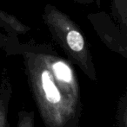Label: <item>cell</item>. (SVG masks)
<instances>
[{
  "label": "cell",
  "instance_id": "1",
  "mask_svg": "<svg viewBox=\"0 0 127 127\" xmlns=\"http://www.w3.org/2000/svg\"><path fill=\"white\" fill-rule=\"evenodd\" d=\"M7 55H21L27 82L45 127H76L82 112L60 91L34 43H21L12 35Z\"/></svg>",
  "mask_w": 127,
  "mask_h": 127
},
{
  "label": "cell",
  "instance_id": "2",
  "mask_svg": "<svg viewBox=\"0 0 127 127\" xmlns=\"http://www.w3.org/2000/svg\"><path fill=\"white\" fill-rule=\"evenodd\" d=\"M43 20L54 42L62 49L71 64L80 68L91 80L97 81V72L90 46L80 27L66 13L47 3Z\"/></svg>",
  "mask_w": 127,
  "mask_h": 127
},
{
  "label": "cell",
  "instance_id": "3",
  "mask_svg": "<svg viewBox=\"0 0 127 127\" xmlns=\"http://www.w3.org/2000/svg\"><path fill=\"white\" fill-rule=\"evenodd\" d=\"M34 45L42 55L60 91L75 108L82 112L80 86L72 64L60 56L48 44L34 43Z\"/></svg>",
  "mask_w": 127,
  "mask_h": 127
},
{
  "label": "cell",
  "instance_id": "4",
  "mask_svg": "<svg viewBox=\"0 0 127 127\" xmlns=\"http://www.w3.org/2000/svg\"><path fill=\"white\" fill-rule=\"evenodd\" d=\"M87 19L105 47L127 59V32L118 25L112 16L99 11L88 14Z\"/></svg>",
  "mask_w": 127,
  "mask_h": 127
},
{
  "label": "cell",
  "instance_id": "5",
  "mask_svg": "<svg viewBox=\"0 0 127 127\" xmlns=\"http://www.w3.org/2000/svg\"><path fill=\"white\" fill-rule=\"evenodd\" d=\"M12 95V86L6 70L0 67V127H10L9 105Z\"/></svg>",
  "mask_w": 127,
  "mask_h": 127
},
{
  "label": "cell",
  "instance_id": "6",
  "mask_svg": "<svg viewBox=\"0 0 127 127\" xmlns=\"http://www.w3.org/2000/svg\"><path fill=\"white\" fill-rule=\"evenodd\" d=\"M111 13L118 25L127 32V0H111Z\"/></svg>",
  "mask_w": 127,
  "mask_h": 127
},
{
  "label": "cell",
  "instance_id": "7",
  "mask_svg": "<svg viewBox=\"0 0 127 127\" xmlns=\"http://www.w3.org/2000/svg\"><path fill=\"white\" fill-rule=\"evenodd\" d=\"M115 127H127V94L126 91L119 97L117 103Z\"/></svg>",
  "mask_w": 127,
  "mask_h": 127
},
{
  "label": "cell",
  "instance_id": "8",
  "mask_svg": "<svg viewBox=\"0 0 127 127\" xmlns=\"http://www.w3.org/2000/svg\"><path fill=\"white\" fill-rule=\"evenodd\" d=\"M17 127H35V113L22 110L17 114Z\"/></svg>",
  "mask_w": 127,
  "mask_h": 127
},
{
  "label": "cell",
  "instance_id": "9",
  "mask_svg": "<svg viewBox=\"0 0 127 127\" xmlns=\"http://www.w3.org/2000/svg\"><path fill=\"white\" fill-rule=\"evenodd\" d=\"M0 29H1V27H0ZM10 34L7 33V35H4L0 30V49L4 51V53L6 51L7 48H8L9 43H10Z\"/></svg>",
  "mask_w": 127,
  "mask_h": 127
},
{
  "label": "cell",
  "instance_id": "10",
  "mask_svg": "<svg viewBox=\"0 0 127 127\" xmlns=\"http://www.w3.org/2000/svg\"><path fill=\"white\" fill-rule=\"evenodd\" d=\"M74 3L82 5H95L97 7H101V0H72Z\"/></svg>",
  "mask_w": 127,
  "mask_h": 127
},
{
  "label": "cell",
  "instance_id": "11",
  "mask_svg": "<svg viewBox=\"0 0 127 127\" xmlns=\"http://www.w3.org/2000/svg\"><path fill=\"white\" fill-rule=\"evenodd\" d=\"M3 16V10H0V18H1V17Z\"/></svg>",
  "mask_w": 127,
  "mask_h": 127
},
{
  "label": "cell",
  "instance_id": "12",
  "mask_svg": "<svg viewBox=\"0 0 127 127\" xmlns=\"http://www.w3.org/2000/svg\"><path fill=\"white\" fill-rule=\"evenodd\" d=\"M76 127H80V125H78V126H77Z\"/></svg>",
  "mask_w": 127,
  "mask_h": 127
}]
</instances>
